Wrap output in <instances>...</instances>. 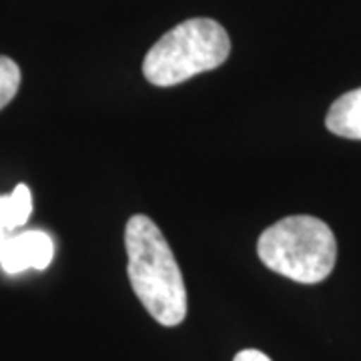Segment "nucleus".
<instances>
[{
  "instance_id": "obj_1",
  "label": "nucleus",
  "mask_w": 361,
  "mask_h": 361,
  "mask_svg": "<svg viewBox=\"0 0 361 361\" xmlns=\"http://www.w3.org/2000/svg\"><path fill=\"white\" fill-rule=\"evenodd\" d=\"M125 247L129 281L142 307L165 327L180 325L187 317V289L165 235L147 215H135L125 227Z\"/></svg>"
},
{
  "instance_id": "obj_2",
  "label": "nucleus",
  "mask_w": 361,
  "mask_h": 361,
  "mask_svg": "<svg viewBox=\"0 0 361 361\" xmlns=\"http://www.w3.org/2000/svg\"><path fill=\"white\" fill-rule=\"evenodd\" d=\"M257 253L267 269L291 281L322 283L336 267V235L317 217L293 215L261 233Z\"/></svg>"
},
{
  "instance_id": "obj_3",
  "label": "nucleus",
  "mask_w": 361,
  "mask_h": 361,
  "mask_svg": "<svg viewBox=\"0 0 361 361\" xmlns=\"http://www.w3.org/2000/svg\"><path fill=\"white\" fill-rule=\"evenodd\" d=\"M229 54L231 39L217 20L189 18L151 47L142 61V75L155 87H175L219 68Z\"/></svg>"
},
{
  "instance_id": "obj_4",
  "label": "nucleus",
  "mask_w": 361,
  "mask_h": 361,
  "mask_svg": "<svg viewBox=\"0 0 361 361\" xmlns=\"http://www.w3.org/2000/svg\"><path fill=\"white\" fill-rule=\"evenodd\" d=\"M54 257V243L44 231H25L13 235L0 251V267L8 275L26 269H47Z\"/></svg>"
},
{
  "instance_id": "obj_5",
  "label": "nucleus",
  "mask_w": 361,
  "mask_h": 361,
  "mask_svg": "<svg viewBox=\"0 0 361 361\" xmlns=\"http://www.w3.org/2000/svg\"><path fill=\"white\" fill-rule=\"evenodd\" d=\"M325 125L337 137L361 141V87L341 94L331 104Z\"/></svg>"
},
{
  "instance_id": "obj_6",
  "label": "nucleus",
  "mask_w": 361,
  "mask_h": 361,
  "mask_svg": "<svg viewBox=\"0 0 361 361\" xmlns=\"http://www.w3.org/2000/svg\"><path fill=\"white\" fill-rule=\"evenodd\" d=\"M32 213V195L26 185H16L14 191L0 197V251L13 237V231L23 227Z\"/></svg>"
},
{
  "instance_id": "obj_7",
  "label": "nucleus",
  "mask_w": 361,
  "mask_h": 361,
  "mask_svg": "<svg viewBox=\"0 0 361 361\" xmlns=\"http://www.w3.org/2000/svg\"><path fill=\"white\" fill-rule=\"evenodd\" d=\"M20 87V68L13 59L0 54V111L13 101Z\"/></svg>"
},
{
  "instance_id": "obj_8",
  "label": "nucleus",
  "mask_w": 361,
  "mask_h": 361,
  "mask_svg": "<svg viewBox=\"0 0 361 361\" xmlns=\"http://www.w3.org/2000/svg\"><path fill=\"white\" fill-rule=\"evenodd\" d=\"M233 361H271L263 351H259V349H243V351H239L237 355H235V360Z\"/></svg>"
}]
</instances>
